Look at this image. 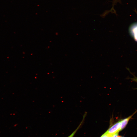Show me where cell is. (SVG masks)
<instances>
[{
  "mask_svg": "<svg viewBox=\"0 0 137 137\" xmlns=\"http://www.w3.org/2000/svg\"><path fill=\"white\" fill-rule=\"evenodd\" d=\"M121 121L120 120L111 127L106 132L109 134L114 135L118 133L121 130Z\"/></svg>",
  "mask_w": 137,
  "mask_h": 137,
  "instance_id": "obj_1",
  "label": "cell"
},
{
  "mask_svg": "<svg viewBox=\"0 0 137 137\" xmlns=\"http://www.w3.org/2000/svg\"><path fill=\"white\" fill-rule=\"evenodd\" d=\"M129 31L134 39L137 41V23H133L130 26Z\"/></svg>",
  "mask_w": 137,
  "mask_h": 137,
  "instance_id": "obj_2",
  "label": "cell"
},
{
  "mask_svg": "<svg viewBox=\"0 0 137 137\" xmlns=\"http://www.w3.org/2000/svg\"><path fill=\"white\" fill-rule=\"evenodd\" d=\"M137 112V110L131 115L121 120V130H122L125 128L127 125V124L129 120Z\"/></svg>",
  "mask_w": 137,
  "mask_h": 137,
  "instance_id": "obj_3",
  "label": "cell"
},
{
  "mask_svg": "<svg viewBox=\"0 0 137 137\" xmlns=\"http://www.w3.org/2000/svg\"><path fill=\"white\" fill-rule=\"evenodd\" d=\"M83 120L81 122V123L76 128V129L75 130L74 132H73L68 137H73L74 135H75V134L76 133V132L80 128V126H81V125L83 122Z\"/></svg>",
  "mask_w": 137,
  "mask_h": 137,
  "instance_id": "obj_4",
  "label": "cell"
},
{
  "mask_svg": "<svg viewBox=\"0 0 137 137\" xmlns=\"http://www.w3.org/2000/svg\"><path fill=\"white\" fill-rule=\"evenodd\" d=\"M114 135L109 134L106 132H105L101 137H112Z\"/></svg>",
  "mask_w": 137,
  "mask_h": 137,
  "instance_id": "obj_5",
  "label": "cell"
},
{
  "mask_svg": "<svg viewBox=\"0 0 137 137\" xmlns=\"http://www.w3.org/2000/svg\"><path fill=\"white\" fill-rule=\"evenodd\" d=\"M131 79L133 81L137 83V77L135 76H134L133 78H131Z\"/></svg>",
  "mask_w": 137,
  "mask_h": 137,
  "instance_id": "obj_6",
  "label": "cell"
},
{
  "mask_svg": "<svg viewBox=\"0 0 137 137\" xmlns=\"http://www.w3.org/2000/svg\"><path fill=\"white\" fill-rule=\"evenodd\" d=\"M118 133L114 134L112 137H117Z\"/></svg>",
  "mask_w": 137,
  "mask_h": 137,
  "instance_id": "obj_7",
  "label": "cell"
},
{
  "mask_svg": "<svg viewBox=\"0 0 137 137\" xmlns=\"http://www.w3.org/2000/svg\"><path fill=\"white\" fill-rule=\"evenodd\" d=\"M117 137H123L121 136H118Z\"/></svg>",
  "mask_w": 137,
  "mask_h": 137,
  "instance_id": "obj_8",
  "label": "cell"
}]
</instances>
